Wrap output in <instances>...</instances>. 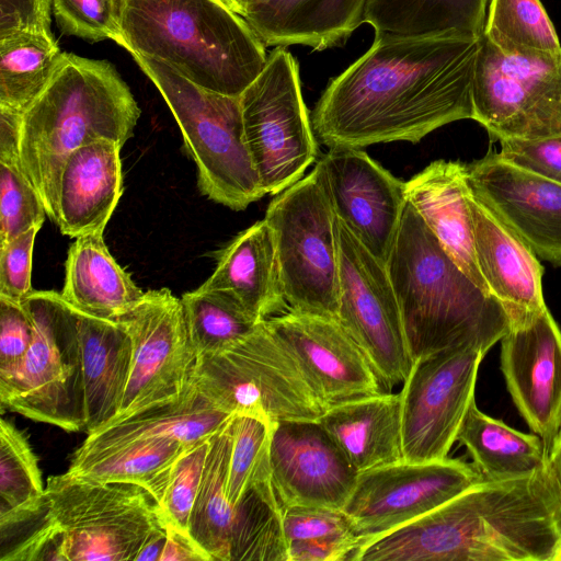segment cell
<instances>
[{
    "mask_svg": "<svg viewBox=\"0 0 561 561\" xmlns=\"http://www.w3.org/2000/svg\"><path fill=\"white\" fill-rule=\"evenodd\" d=\"M480 37H375L321 94L311 115L314 134L329 148L362 149L415 144L446 124L472 119Z\"/></svg>",
    "mask_w": 561,
    "mask_h": 561,
    "instance_id": "6da1fadb",
    "label": "cell"
},
{
    "mask_svg": "<svg viewBox=\"0 0 561 561\" xmlns=\"http://www.w3.org/2000/svg\"><path fill=\"white\" fill-rule=\"evenodd\" d=\"M561 493L550 462L529 476L482 480L368 546L375 561H552Z\"/></svg>",
    "mask_w": 561,
    "mask_h": 561,
    "instance_id": "7a4b0ae2",
    "label": "cell"
},
{
    "mask_svg": "<svg viewBox=\"0 0 561 561\" xmlns=\"http://www.w3.org/2000/svg\"><path fill=\"white\" fill-rule=\"evenodd\" d=\"M386 266L413 363L460 346L486 354L507 332V308L459 268L409 202Z\"/></svg>",
    "mask_w": 561,
    "mask_h": 561,
    "instance_id": "3957f363",
    "label": "cell"
},
{
    "mask_svg": "<svg viewBox=\"0 0 561 561\" xmlns=\"http://www.w3.org/2000/svg\"><path fill=\"white\" fill-rule=\"evenodd\" d=\"M140 108L107 60L64 53L49 83L23 112L20 162L57 222L60 178L68 157L99 140L121 147L133 137Z\"/></svg>",
    "mask_w": 561,
    "mask_h": 561,
    "instance_id": "277c9868",
    "label": "cell"
},
{
    "mask_svg": "<svg viewBox=\"0 0 561 561\" xmlns=\"http://www.w3.org/2000/svg\"><path fill=\"white\" fill-rule=\"evenodd\" d=\"M119 46L193 83L240 96L264 68L265 45L221 0H113Z\"/></svg>",
    "mask_w": 561,
    "mask_h": 561,
    "instance_id": "5b68a950",
    "label": "cell"
},
{
    "mask_svg": "<svg viewBox=\"0 0 561 561\" xmlns=\"http://www.w3.org/2000/svg\"><path fill=\"white\" fill-rule=\"evenodd\" d=\"M172 112L196 164L199 191L233 210L265 194L244 139L240 96L206 90L167 64L131 55Z\"/></svg>",
    "mask_w": 561,
    "mask_h": 561,
    "instance_id": "8992f818",
    "label": "cell"
},
{
    "mask_svg": "<svg viewBox=\"0 0 561 561\" xmlns=\"http://www.w3.org/2000/svg\"><path fill=\"white\" fill-rule=\"evenodd\" d=\"M193 382L222 411L271 425L317 421L327 410L265 320L231 346L197 356Z\"/></svg>",
    "mask_w": 561,
    "mask_h": 561,
    "instance_id": "52a82bcc",
    "label": "cell"
},
{
    "mask_svg": "<svg viewBox=\"0 0 561 561\" xmlns=\"http://www.w3.org/2000/svg\"><path fill=\"white\" fill-rule=\"evenodd\" d=\"M33 340L16 374L0 383L2 409L67 432L84 431L82 354L75 309L53 290L23 300Z\"/></svg>",
    "mask_w": 561,
    "mask_h": 561,
    "instance_id": "ba28073f",
    "label": "cell"
},
{
    "mask_svg": "<svg viewBox=\"0 0 561 561\" xmlns=\"http://www.w3.org/2000/svg\"><path fill=\"white\" fill-rule=\"evenodd\" d=\"M45 492L66 561H135L148 539L163 528L152 497L137 484L101 482L66 471L49 477Z\"/></svg>",
    "mask_w": 561,
    "mask_h": 561,
    "instance_id": "9c48e42d",
    "label": "cell"
},
{
    "mask_svg": "<svg viewBox=\"0 0 561 561\" xmlns=\"http://www.w3.org/2000/svg\"><path fill=\"white\" fill-rule=\"evenodd\" d=\"M264 219L274 233L288 310L336 319V216L316 171L276 194Z\"/></svg>",
    "mask_w": 561,
    "mask_h": 561,
    "instance_id": "30bf717a",
    "label": "cell"
},
{
    "mask_svg": "<svg viewBox=\"0 0 561 561\" xmlns=\"http://www.w3.org/2000/svg\"><path fill=\"white\" fill-rule=\"evenodd\" d=\"M243 131L264 194L276 195L317 159L318 142L304 101L299 67L285 48L267 55L240 95Z\"/></svg>",
    "mask_w": 561,
    "mask_h": 561,
    "instance_id": "8fae6325",
    "label": "cell"
},
{
    "mask_svg": "<svg viewBox=\"0 0 561 561\" xmlns=\"http://www.w3.org/2000/svg\"><path fill=\"white\" fill-rule=\"evenodd\" d=\"M472 110L495 140L561 135V53L505 54L481 35Z\"/></svg>",
    "mask_w": 561,
    "mask_h": 561,
    "instance_id": "7c38bea8",
    "label": "cell"
},
{
    "mask_svg": "<svg viewBox=\"0 0 561 561\" xmlns=\"http://www.w3.org/2000/svg\"><path fill=\"white\" fill-rule=\"evenodd\" d=\"M336 320L360 347L383 391L403 383L413 366L401 312L386 264L336 218Z\"/></svg>",
    "mask_w": 561,
    "mask_h": 561,
    "instance_id": "4fadbf2b",
    "label": "cell"
},
{
    "mask_svg": "<svg viewBox=\"0 0 561 561\" xmlns=\"http://www.w3.org/2000/svg\"><path fill=\"white\" fill-rule=\"evenodd\" d=\"M116 321L130 337L133 357L123 403L112 422L179 399L193 381L197 359L181 298L169 288L145 291Z\"/></svg>",
    "mask_w": 561,
    "mask_h": 561,
    "instance_id": "5bb4252c",
    "label": "cell"
},
{
    "mask_svg": "<svg viewBox=\"0 0 561 561\" xmlns=\"http://www.w3.org/2000/svg\"><path fill=\"white\" fill-rule=\"evenodd\" d=\"M483 478L460 459L401 460L358 473L343 511L362 546L460 495Z\"/></svg>",
    "mask_w": 561,
    "mask_h": 561,
    "instance_id": "9a60e30c",
    "label": "cell"
},
{
    "mask_svg": "<svg viewBox=\"0 0 561 561\" xmlns=\"http://www.w3.org/2000/svg\"><path fill=\"white\" fill-rule=\"evenodd\" d=\"M485 353L474 346L445 350L413 363L402 390L403 460L447 458L465 413L474 400Z\"/></svg>",
    "mask_w": 561,
    "mask_h": 561,
    "instance_id": "2e32d148",
    "label": "cell"
},
{
    "mask_svg": "<svg viewBox=\"0 0 561 561\" xmlns=\"http://www.w3.org/2000/svg\"><path fill=\"white\" fill-rule=\"evenodd\" d=\"M313 170L336 218L386 264L408 202L405 182L357 148H329Z\"/></svg>",
    "mask_w": 561,
    "mask_h": 561,
    "instance_id": "e0dca14e",
    "label": "cell"
},
{
    "mask_svg": "<svg viewBox=\"0 0 561 561\" xmlns=\"http://www.w3.org/2000/svg\"><path fill=\"white\" fill-rule=\"evenodd\" d=\"M501 370L514 404L548 453L561 430V330L545 307L510 312Z\"/></svg>",
    "mask_w": 561,
    "mask_h": 561,
    "instance_id": "ac0fdd59",
    "label": "cell"
},
{
    "mask_svg": "<svg viewBox=\"0 0 561 561\" xmlns=\"http://www.w3.org/2000/svg\"><path fill=\"white\" fill-rule=\"evenodd\" d=\"M268 461L282 511L298 505L342 510L358 476L318 420L272 425Z\"/></svg>",
    "mask_w": 561,
    "mask_h": 561,
    "instance_id": "d6986e66",
    "label": "cell"
},
{
    "mask_svg": "<svg viewBox=\"0 0 561 561\" xmlns=\"http://www.w3.org/2000/svg\"><path fill=\"white\" fill-rule=\"evenodd\" d=\"M265 324L296 359L325 409L383 391L365 354L336 319L288 310Z\"/></svg>",
    "mask_w": 561,
    "mask_h": 561,
    "instance_id": "ffe728a7",
    "label": "cell"
},
{
    "mask_svg": "<svg viewBox=\"0 0 561 561\" xmlns=\"http://www.w3.org/2000/svg\"><path fill=\"white\" fill-rule=\"evenodd\" d=\"M466 168L472 195L538 257L561 266V184L516 167L496 152Z\"/></svg>",
    "mask_w": 561,
    "mask_h": 561,
    "instance_id": "44dd1931",
    "label": "cell"
},
{
    "mask_svg": "<svg viewBox=\"0 0 561 561\" xmlns=\"http://www.w3.org/2000/svg\"><path fill=\"white\" fill-rule=\"evenodd\" d=\"M467 168L436 160L405 182L408 202L443 249L480 288L491 294L478 266Z\"/></svg>",
    "mask_w": 561,
    "mask_h": 561,
    "instance_id": "7402d4cb",
    "label": "cell"
},
{
    "mask_svg": "<svg viewBox=\"0 0 561 561\" xmlns=\"http://www.w3.org/2000/svg\"><path fill=\"white\" fill-rule=\"evenodd\" d=\"M199 288L229 297L260 321L288 311L276 242L265 219L218 251L215 270Z\"/></svg>",
    "mask_w": 561,
    "mask_h": 561,
    "instance_id": "603a6c76",
    "label": "cell"
},
{
    "mask_svg": "<svg viewBox=\"0 0 561 561\" xmlns=\"http://www.w3.org/2000/svg\"><path fill=\"white\" fill-rule=\"evenodd\" d=\"M118 144L99 140L75 150L62 169L57 222L70 238L102 233L123 193Z\"/></svg>",
    "mask_w": 561,
    "mask_h": 561,
    "instance_id": "cb8c5ba5",
    "label": "cell"
},
{
    "mask_svg": "<svg viewBox=\"0 0 561 561\" xmlns=\"http://www.w3.org/2000/svg\"><path fill=\"white\" fill-rule=\"evenodd\" d=\"M469 205L476 257L491 294L502 301L508 313L545 308L543 268L537 255L472 193Z\"/></svg>",
    "mask_w": 561,
    "mask_h": 561,
    "instance_id": "d4e9b609",
    "label": "cell"
},
{
    "mask_svg": "<svg viewBox=\"0 0 561 561\" xmlns=\"http://www.w3.org/2000/svg\"><path fill=\"white\" fill-rule=\"evenodd\" d=\"M367 0H257L243 19L265 46L342 45L364 23Z\"/></svg>",
    "mask_w": 561,
    "mask_h": 561,
    "instance_id": "484cf974",
    "label": "cell"
},
{
    "mask_svg": "<svg viewBox=\"0 0 561 561\" xmlns=\"http://www.w3.org/2000/svg\"><path fill=\"white\" fill-rule=\"evenodd\" d=\"M318 421L358 473L403 460L401 392L332 405Z\"/></svg>",
    "mask_w": 561,
    "mask_h": 561,
    "instance_id": "4316f807",
    "label": "cell"
},
{
    "mask_svg": "<svg viewBox=\"0 0 561 561\" xmlns=\"http://www.w3.org/2000/svg\"><path fill=\"white\" fill-rule=\"evenodd\" d=\"M73 309L82 354L84 431L90 434L111 423L121 410L133 347L128 333L118 321Z\"/></svg>",
    "mask_w": 561,
    "mask_h": 561,
    "instance_id": "83f0119b",
    "label": "cell"
},
{
    "mask_svg": "<svg viewBox=\"0 0 561 561\" xmlns=\"http://www.w3.org/2000/svg\"><path fill=\"white\" fill-rule=\"evenodd\" d=\"M207 399L192 381L176 400L111 422L88 434L72 457L98 454L122 444L167 437L191 447L210 438L232 416Z\"/></svg>",
    "mask_w": 561,
    "mask_h": 561,
    "instance_id": "f1b7e54d",
    "label": "cell"
},
{
    "mask_svg": "<svg viewBox=\"0 0 561 561\" xmlns=\"http://www.w3.org/2000/svg\"><path fill=\"white\" fill-rule=\"evenodd\" d=\"M61 297L73 308L117 320L142 299V291L116 262L102 233L76 238L65 263Z\"/></svg>",
    "mask_w": 561,
    "mask_h": 561,
    "instance_id": "f546056e",
    "label": "cell"
},
{
    "mask_svg": "<svg viewBox=\"0 0 561 561\" xmlns=\"http://www.w3.org/2000/svg\"><path fill=\"white\" fill-rule=\"evenodd\" d=\"M456 440L466 447L483 480L529 476L549 463V453L535 434L518 432L469 404Z\"/></svg>",
    "mask_w": 561,
    "mask_h": 561,
    "instance_id": "4dcf8cb0",
    "label": "cell"
},
{
    "mask_svg": "<svg viewBox=\"0 0 561 561\" xmlns=\"http://www.w3.org/2000/svg\"><path fill=\"white\" fill-rule=\"evenodd\" d=\"M488 0H367L364 23L375 37H424L483 33Z\"/></svg>",
    "mask_w": 561,
    "mask_h": 561,
    "instance_id": "1f68e13d",
    "label": "cell"
},
{
    "mask_svg": "<svg viewBox=\"0 0 561 561\" xmlns=\"http://www.w3.org/2000/svg\"><path fill=\"white\" fill-rule=\"evenodd\" d=\"M232 416L210 437L206 465L188 526L192 538L213 561H231L234 506L227 496V480Z\"/></svg>",
    "mask_w": 561,
    "mask_h": 561,
    "instance_id": "d6a6232c",
    "label": "cell"
},
{
    "mask_svg": "<svg viewBox=\"0 0 561 561\" xmlns=\"http://www.w3.org/2000/svg\"><path fill=\"white\" fill-rule=\"evenodd\" d=\"M54 36L18 32L0 37V107L23 114L62 59Z\"/></svg>",
    "mask_w": 561,
    "mask_h": 561,
    "instance_id": "836d02e7",
    "label": "cell"
},
{
    "mask_svg": "<svg viewBox=\"0 0 561 561\" xmlns=\"http://www.w3.org/2000/svg\"><path fill=\"white\" fill-rule=\"evenodd\" d=\"M288 561L270 461L234 505L231 561Z\"/></svg>",
    "mask_w": 561,
    "mask_h": 561,
    "instance_id": "e575fe53",
    "label": "cell"
},
{
    "mask_svg": "<svg viewBox=\"0 0 561 561\" xmlns=\"http://www.w3.org/2000/svg\"><path fill=\"white\" fill-rule=\"evenodd\" d=\"M185 448L172 438H141L98 454L72 457L67 471L101 482L133 483L147 491Z\"/></svg>",
    "mask_w": 561,
    "mask_h": 561,
    "instance_id": "d590c367",
    "label": "cell"
},
{
    "mask_svg": "<svg viewBox=\"0 0 561 561\" xmlns=\"http://www.w3.org/2000/svg\"><path fill=\"white\" fill-rule=\"evenodd\" d=\"M482 35L505 54L561 53L558 34L540 0H491Z\"/></svg>",
    "mask_w": 561,
    "mask_h": 561,
    "instance_id": "8d00e7d4",
    "label": "cell"
},
{
    "mask_svg": "<svg viewBox=\"0 0 561 561\" xmlns=\"http://www.w3.org/2000/svg\"><path fill=\"white\" fill-rule=\"evenodd\" d=\"M181 301L197 356L231 346L262 322L229 297L199 287L183 294Z\"/></svg>",
    "mask_w": 561,
    "mask_h": 561,
    "instance_id": "74e56055",
    "label": "cell"
},
{
    "mask_svg": "<svg viewBox=\"0 0 561 561\" xmlns=\"http://www.w3.org/2000/svg\"><path fill=\"white\" fill-rule=\"evenodd\" d=\"M45 486L37 458L24 432L0 422V523L42 506Z\"/></svg>",
    "mask_w": 561,
    "mask_h": 561,
    "instance_id": "f35d334b",
    "label": "cell"
},
{
    "mask_svg": "<svg viewBox=\"0 0 561 561\" xmlns=\"http://www.w3.org/2000/svg\"><path fill=\"white\" fill-rule=\"evenodd\" d=\"M210 438L182 450L147 490L162 524L188 533Z\"/></svg>",
    "mask_w": 561,
    "mask_h": 561,
    "instance_id": "ab89813d",
    "label": "cell"
},
{
    "mask_svg": "<svg viewBox=\"0 0 561 561\" xmlns=\"http://www.w3.org/2000/svg\"><path fill=\"white\" fill-rule=\"evenodd\" d=\"M271 430L272 425L260 417L233 414L227 480V496L232 506L268 463Z\"/></svg>",
    "mask_w": 561,
    "mask_h": 561,
    "instance_id": "60d3db41",
    "label": "cell"
},
{
    "mask_svg": "<svg viewBox=\"0 0 561 561\" xmlns=\"http://www.w3.org/2000/svg\"><path fill=\"white\" fill-rule=\"evenodd\" d=\"M47 216L38 192L20 162H0V245L41 227Z\"/></svg>",
    "mask_w": 561,
    "mask_h": 561,
    "instance_id": "b9f144b4",
    "label": "cell"
},
{
    "mask_svg": "<svg viewBox=\"0 0 561 561\" xmlns=\"http://www.w3.org/2000/svg\"><path fill=\"white\" fill-rule=\"evenodd\" d=\"M53 14L66 35L90 43L121 42L113 0H53Z\"/></svg>",
    "mask_w": 561,
    "mask_h": 561,
    "instance_id": "7bdbcfd3",
    "label": "cell"
},
{
    "mask_svg": "<svg viewBox=\"0 0 561 561\" xmlns=\"http://www.w3.org/2000/svg\"><path fill=\"white\" fill-rule=\"evenodd\" d=\"M33 331L24 302L0 297V383L16 374L31 346Z\"/></svg>",
    "mask_w": 561,
    "mask_h": 561,
    "instance_id": "ee69618b",
    "label": "cell"
},
{
    "mask_svg": "<svg viewBox=\"0 0 561 561\" xmlns=\"http://www.w3.org/2000/svg\"><path fill=\"white\" fill-rule=\"evenodd\" d=\"M286 543L343 535H356L350 517L341 508L327 506H290L282 511ZM362 542V541H360Z\"/></svg>",
    "mask_w": 561,
    "mask_h": 561,
    "instance_id": "f6af8a7d",
    "label": "cell"
},
{
    "mask_svg": "<svg viewBox=\"0 0 561 561\" xmlns=\"http://www.w3.org/2000/svg\"><path fill=\"white\" fill-rule=\"evenodd\" d=\"M501 158L512 164L561 184V135L545 138H504Z\"/></svg>",
    "mask_w": 561,
    "mask_h": 561,
    "instance_id": "bcb514c9",
    "label": "cell"
},
{
    "mask_svg": "<svg viewBox=\"0 0 561 561\" xmlns=\"http://www.w3.org/2000/svg\"><path fill=\"white\" fill-rule=\"evenodd\" d=\"M39 228L0 245V297L23 301L31 293L32 257Z\"/></svg>",
    "mask_w": 561,
    "mask_h": 561,
    "instance_id": "7dc6e473",
    "label": "cell"
},
{
    "mask_svg": "<svg viewBox=\"0 0 561 561\" xmlns=\"http://www.w3.org/2000/svg\"><path fill=\"white\" fill-rule=\"evenodd\" d=\"M53 0H0V37L33 32L54 36Z\"/></svg>",
    "mask_w": 561,
    "mask_h": 561,
    "instance_id": "c3c4849f",
    "label": "cell"
},
{
    "mask_svg": "<svg viewBox=\"0 0 561 561\" xmlns=\"http://www.w3.org/2000/svg\"><path fill=\"white\" fill-rule=\"evenodd\" d=\"M362 546L355 535L287 542L288 561H352Z\"/></svg>",
    "mask_w": 561,
    "mask_h": 561,
    "instance_id": "681fc988",
    "label": "cell"
},
{
    "mask_svg": "<svg viewBox=\"0 0 561 561\" xmlns=\"http://www.w3.org/2000/svg\"><path fill=\"white\" fill-rule=\"evenodd\" d=\"M167 539L160 561H213L190 533L164 525Z\"/></svg>",
    "mask_w": 561,
    "mask_h": 561,
    "instance_id": "f907efd6",
    "label": "cell"
},
{
    "mask_svg": "<svg viewBox=\"0 0 561 561\" xmlns=\"http://www.w3.org/2000/svg\"><path fill=\"white\" fill-rule=\"evenodd\" d=\"M21 122V113L0 107V162H20Z\"/></svg>",
    "mask_w": 561,
    "mask_h": 561,
    "instance_id": "816d5d0a",
    "label": "cell"
},
{
    "mask_svg": "<svg viewBox=\"0 0 561 561\" xmlns=\"http://www.w3.org/2000/svg\"><path fill=\"white\" fill-rule=\"evenodd\" d=\"M167 539V531L163 526L159 531L153 534L148 541L140 549L135 561H160L164 543Z\"/></svg>",
    "mask_w": 561,
    "mask_h": 561,
    "instance_id": "f5cc1de1",
    "label": "cell"
},
{
    "mask_svg": "<svg viewBox=\"0 0 561 561\" xmlns=\"http://www.w3.org/2000/svg\"><path fill=\"white\" fill-rule=\"evenodd\" d=\"M549 462L561 493V430L549 450Z\"/></svg>",
    "mask_w": 561,
    "mask_h": 561,
    "instance_id": "db71d44e",
    "label": "cell"
},
{
    "mask_svg": "<svg viewBox=\"0 0 561 561\" xmlns=\"http://www.w3.org/2000/svg\"><path fill=\"white\" fill-rule=\"evenodd\" d=\"M229 9L239 14L240 16H244L248 9L257 0H221Z\"/></svg>",
    "mask_w": 561,
    "mask_h": 561,
    "instance_id": "11a10c76",
    "label": "cell"
}]
</instances>
